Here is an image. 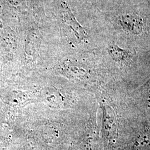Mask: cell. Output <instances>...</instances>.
<instances>
[{
    "instance_id": "277c9868",
    "label": "cell",
    "mask_w": 150,
    "mask_h": 150,
    "mask_svg": "<svg viewBox=\"0 0 150 150\" xmlns=\"http://www.w3.org/2000/svg\"><path fill=\"white\" fill-rule=\"evenodd\" d=\"M147 91H148V93H149V95L150 97V79L147 83Z\"/></svg>"
},
{
    "instance_id": "6da1fadb",
    "label": "cell",
    "mask_w": 150,
    "mask_h": 150,
    "mask_svg": "<svg viewBox=\"0 0 150 150\" xmlns=\"http://www.w3.org/2000/svg\"><path fill=\"white\" fill-rule=\"evenodd\" d=\"M118 24L124 31L134 35L140 34L143 31L142 18L137 15L127 14L119 16Z\"/></svg>"
},
{
    "instance_id": "7a4b0ae2",
    "label": "cell",
    "mask_w": 150,
    "mask_h": 150,
    "mask_svg": "<svg viewBox=\"0 0 150 150\" xmlns=\"http://www.w3.org/2000/svg\"><path fill=\"white\" fill-rule=\"evenodd\" d=\"M63 8V15L65 25L68 28L72 30V32H74L76 36L79 38H83L86 36V33L84 28L76 20L75 17L73 15L70 8L65 2L62 3Z\"/></svg>"
},
{
    "instance_id": "3957f363",
    "label": "cell",
    "mask_w": 150,
    "mask_h": 150,
    "mask_svg": "<svg viewBox=\"0 0 150 150\" xmlns=\"http://www.w3.org/2000/svg\"><path fill=\"white\" fill-rule=\"evenodd\" d=\"M109 53L116 62L124 66H129L132 62L134 57L129 51L120 48L115 45L110 47Z\"/></svg>"
}]
</instances>
